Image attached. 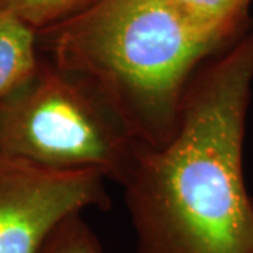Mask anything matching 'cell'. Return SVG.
Here are the masks:
<instances>
[{
	"label": "cell",
	"instance_id": "7",
	"mask_svg": "<svg viewBox=\"0 0 253 253\" xmlns=\"http://www.w3.org/2000/svg\"><path fill=\"white\" fill-rule=\"evenodd\" d=\"M96 0H0V9L23 20L37 33L54 27Z\"/></svg>",
	"mask_w": 253,
	"mask_h": 253
},
{
	"label": "cell",
	"instance_id": "4",
	"mask_svg": "<svg viewBox=\"0 0 253 253\" xmlns=\"http://www.w3.org/2000/svg\"><path fill=\"white\" fill-rule=\"evenodd\" d=\"M106 180L0 154V253H38L66 218L107 207Z\"/></svg>",
	"mask_w": 253,
	"mask_h": 253
},
{
	"label": "cell",
	"instance_id": "1",
	"mask_svg": "<svg viewBox=\"0 0 253 253\" xmlns=\"http://www.w3.org/2000/svg\"><path fill=\"white\" fill-rule=\"evenodd\" d=\"M252 83L253 30L194 73L173 135L142 146L121 184L136 253H253L244 174Z\"/></svg>",
	"mask_w": 253,
	"mask_h": 253
},
{
	"label": "cell",
	"instance_id": "5",
	"mask_svg": "<svg viewBox=\"0 0 253 253\" xmlns=\"http://www.w3.org/2000/svg\"><path fill=\"white\" fill-rule=\"evenodd\" d=\"M38 33L13 13L0 9V100L34 78L42 56Z\"/></svg>",
	"mask_w": 253,
	"mask_h": 253
},
{
	"label": "cell",
	"instance_id": "8",
	"mask_svg": "<svg viewBox=\"0 0 253 253\" xmlns=\"http://www.w3.org/2000/svg\"><path fill=\"white\" fill-rule=\"evenodd\" d=\"M38 253H103V249L82 214H76L55 228Z\"/></svg>",
	"mask_w": 253,
	"mask_h": 253
},
{
	"label": "cell",
	"instance_id": "6",
	"mask_svg": "<svg viewBox=\"0 0 253 253\" xmlns=\"http://www.w3.org/2000/svg\"><path fill=\"white\" fill-rule=\"evenodd\" d=\"M210 38L226 48L242 36L253 0H173Z\"/></svg>",
	"mask_w": 253,
	"mask_h": 253
},
{
	"label": "cell",
	"instance_id": "2",
	"mask_svg": "<svg viewBox=\"0 0 253 253\" xmlns=\"http://www.w3.org/2000/svg\"><path fill=\"white\" fill-rule=\"evenodd\" d=\"M56 68L99 93L146 146L173 135L194 73L224 48L173 0H96L38 33Z\"/></svg>",
	"mask_w": 253,
	"mask_h": 253
},
{
	"label": "cell",
	"instance_id": "3",
	"mask_svg": "<svg viewBox=\"0 0 253 253\" xmlns=\"http://www.w3.org/2000/svg\"><path fill=\"white\" fill-rule=\"evenodd\" d=\"M142 146L99 93L45 58L27 84L0 100V154L123 184Z\"/></svg>",
	"mask_w": 253,
	"mask_h": 253
}]
</instances>
